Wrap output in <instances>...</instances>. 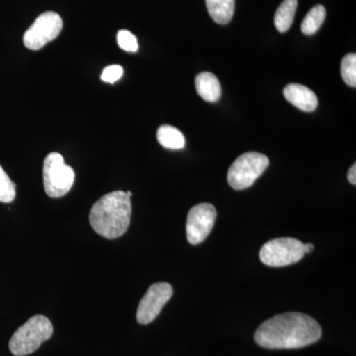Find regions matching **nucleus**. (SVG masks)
<instances>
[{
    "mask_svg": "<svg viewBox=\"0 0 356 356\" xmlns=\"http://www.w3.org/2000/svg\"><path fill=\"white\" fill-rule=\"evenodd\" d=\"M322 329L315 318L289 312L262 323L254 334L255 343L267 350H293L317 343Z\"/></svg>",
    "mask_w": 356,
    "mask_h": 356,
    "instance_id": "f257e3e1",
    "label": "nucleus"
},
{
    "mask_svg": "<svg viewBox=\"0 0 356 356\" xmlns=\"http://www.w3.org/2000/svg\"><path fill=\"white\" fill-rule=\"evenodd\" d=\"M132 215L131 197L123 191L110 192L93 204L89 222L95 233L115 240L127 232Z\"/></svg>",
    "mask_w": 356,
    "mask_h": 356,
    "instance_id": "f03ea898",
    "label": "nucleus"
},
{
    "mask_svg": "<svg viewBox=\"0 0 356 356\" xmlns=\"http://www.w3.org/2000/svg\"><path fill=\"white\" fill-rule=\"evenodd\" d=\"M53 332V325L48 318L43 315L33 316L14 332L9 341V348L15 356L31 355L51 339Z\"/></svg>",
    "mask_w": 356,
    "mask_h": 356,
    "instance_id": "7ed1b4c3",
    "label": "nucleus"
},
{
    "mask_svg": "<svg viewBox=\"0 0 356 356\" xmlns=\"http://www.w3.org/2000/svg\"><path fill=\"white\" fill-rule=\"evenodd\" d=\"M43 178L47 195L60 198L69 193L76 175L70 165H65L62 154L51 153L44 161Z\"/></svg>",
    "mask_w": 356,
    "mask_h": 356,
    "instance_id": "20e7f679",
    "label": "nucleus"
},
{
    "mask_svg": "<svg viewBox=\"0 0 356 356\" xmlns=\"http://www.w3.org/2000/svg\"><path fill=\"white\" fill-rule=\"evenodd\" d=\"M268 165L269 159L266 154L250 152L234 161L229 168L227 179L232 188L243 191L252 186Z\"/></svg>",
    "mask_w": 356,
    "mask_h": 356,
    "instance_id": "39448f33",
    "label": "nucleus"
},
{
    "mask_svg": "<svg viewBox=\"0 0 356 356\" xmlns=\"http://www.w3.org/2000/svg\"><path fill=\"white\" fill-rule=\"evenodd\" d=\"M305 255L304 243L293 238H280L262 245L259 259L262 264L273 267H282L296 264Z\"/></svg>",
    "mask_w": 356,
    "mask_h": 356,
    "instance_id": "423d86ee",
    "label": "nucleus"
},
{
    "mask_svg": "<svg viewBox=\"0 0 356 356\" xmlns=\"http://www.w3.org/2000/svg\"><path fill=\"white\" fill-rule=\"evenodd\" d=\"M63 29V19L58 13H42L25 32L23 43L29 50L38 51L57 38Z\"/></svg>",
    "mask_w": 356,
    "mask_h": 356,
    "instance_id": "0eeeda50",
    "label": "nucleus"
},
{
    "mask_svg": "<svg viewBox=\"0 0 356 356\" xmlns=\"http://www.w3.org/2000/svg\"><path fill=\"white\" fill-rule=\"evenodd\" d=\"M216 218V208L212 204L201 203L192 207L186 221V236L189 243L196 245L204 242L210 235Z\"/></svg>",
    "mask_w": 356,
    "mask_h": 356,
    "instance_id": "6e6552de",
    "label": "nucleus"
},
{
    "mask_svg": "<svg viewBox=\"0 0 356 356\" xmlns=\"http://www.w3.org/2000/svg\"><path fill=\"white\" fill-rule=\"evenodd\" d=\"M172 295L173 288L170 283L159 282L151 285L138 307L136 315L138 323L147 325L156 320Z\"/></svg>",
    "mask_w": 356,
    "mask_h": 356,
    "instance_id": "1a4fd4ad",
    "label": "nucleus"
},
{
    "mask_svg": "<svg viewBox=\"0 0 356 356\" xmlns=\"http://www.w3.org/2000/svg\"><path fill=\"white\" fill-rule=\"evenodd\" d=\"M285 98L297 108L312 112L318 107V97L310 88L302 84H288L283 90Z\"/></svg>",
    "mask_w": 356,
    "mask_h": 356,
    "instance_id": "9d476101",
    "label": "nucleus"
},
{
    "mask_svg": "<svg viewBox=\"0 0 356 356\" xmlns=\"http://www.w3.org/2000/svg\"><path fill=\"white\" fill-rule=\"evenodd\" d=\"M196 91L207 102H217L222 95L221 84L215 74L202 72L195 79Z\"/></svg>",
    "mask_w": 356,
    "mask_h": 356,
    "instance_id": "9b49d317",
    "label": "nucleus"
},
{
    "mask_svg": "<svg viewBox=\"0 0 356 356\" xmlns=\"http://www.w3.org/2000/svg\"><path fill=\"white\" fill-rule=\"evenodd\" d=\"M208 13L218 24H228L235 13V0H205Z\"/></svg>",
    "mask_w": 356,
    "mask_h": 356,
    "instance_id": "f8f14e48",
    "label": "nucleus"
},
{
    "mask_svg": "<svg viewBox=\"0 0 356 356\" xmlns=\"http://www.w3.org/2000/svg\"><path fill=\"white\" fill-rule=\"evenodd\" d=\"M298 0H284L276 10L274 24L280 33H285L291 27L296 13Z\"/></svg>",
    "mask_w": 356,
    "mask_h": 356,
    "instance_id": "ddd939ff",
    "label": "nucleus"
},
{
    "mask_svg": "<svg viewBox=\"0 0 356 356\" xmlns=\"http://www.w3.org/2000/svg\"><path fill=\"white\" fill-rule=\"evenodd\" d=\"M156 138L159 145L168 149H181L185 147L184 134L170 125H163L159 128Z\"/></svg>",
    "mask_w": 356,
    "mask_h": 356,
    "instance_id": "4468645a",
    "label": "nucleus"
},
{
    "mask_svg": "<svg viewBox=\"0 0 356 356\" xmlns=\"http://www.w3.org/2000/svg\"><path fill=\"white\" fill-rule=\"evenodd\" d=\"M325 15H327V10H325L324 6H314L302 22L301 29L303 34L311 36V35L317 33L321 26L324 23Z\"/></svg>",
    "mask_w": 356,
    "mask_h": 356,
    "instance_id": "2eb2a0df",
    "label": "nucleus"
},
{
    "mask_svg": "<svg viewBox=\"0 0 356 356\" xmlns=\"http://www.w3.org/2000/svg\"><path fill=\"white\" fill-rule=\"evenodd\" d=\"M341 74L344 83L351 88L356 86V55L348 54L341 60Z\"/></svg>",
    "mask_w": 356,
    "mask_h": 356,
    "instance_id": "dca6fc26",
    "label": "nucleus"
},
{
    "mask_svg": "<svg viewBox=\"0 0 356 356\" xmlns=\"http://www.w3.org/2000/svg\"><path fill=\"white\" fill-rule=\"evenodd\" d=\"M16 196V185L0 165V202H13Z\"/></svg>",
    "mask_w": 356,
    "mask_h": 356,
    "instance_id": "f3484780",
    "label": "nucleus"
},
{
    "mask_svg": "<svg viewBox=\"0 0 356 356\" xmlns=\"http://www.w3.org/2000/svg\"><path fill=\"white\" fill-rule=\"evenodd\" d=\"M117 43L123 51L136 53L139 50V44L135 35L128 30H120L117 34Z\"/></svg>",
    "mask_w": 356,
    "mask_h": 356,
    "instance_id": "a211bd4d",
    "label": "nucleus"
},
{
    "mask_svg": "<svg viewBox=\"0 0 356 356\" xmlns=\"http://www.w3.org/2000/svg\"><path fill=\"white\" fill-rule=\"evenodd\" d=\"M123 67L119 65H108L103 70L102 81L107 83H114L123 76Z\"/></svg>",
    "mask_w": 356,
    "mask_h": 356,
    "instance_id": "6ab92c4d",
    "label": "nucleus"
},
{
    "mask_svg": "<svg viewBox=\"0 0 356 356\" xmlns=\"http://www.w3.org/2000/svg\"><path fill=\"white\" fill-rule=\"evenodd\" d=\"M348 181L350 182L351 184L355 185L356 184V165H353L350 168V170H348Z\"/></svg>",
    "mask_w": 356,
    "mask_h": 356,
    "instance_id": "aec40b11",
    "label": "nucleus"
},
{
    "mask_svg": "<svg viewBox=\"0 0 356 356\" xmlns=\"http://www.w3.org/2000/svg\"><path fill=\"white\" fill-rule=\"evenodd\" d=\"M304 250H305V254H310L314 250V245L312 243H306L304 245Z\"/></svg>",
    "mask_w": 356,
    "mask_h": 356,
    "instance_id": "412c9836",
    "label": "nucleus"
},
{
    "mask_svg": "<svg viewBox=\"0 0 356 356\" xmlns=\"http://www.w3.org/2000/svg\"><path fill=\"white\" fill-rule=\"evenodd\" d=\"M126 193H127V195L129 196V197H132V195H133L132 192L127 191V192H126Z\"/></svg>",
    "mask_w": 356,
    "mask_h": 356,
    "instance_id": "4be33fe9",
    "label": "nucleus"
}]
</instances>
